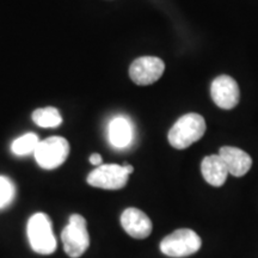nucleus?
<instances>
[{"label":"nucleus","mask_w":258,"mask_h":258,"mask_svg":"<svg viewBox=\"0 0 258 258\" xmlns=\"http://www.w3.org/2000/svg\"><path fill=\"white\" fill-rule=\"evenodd\" d=\"M219 156L227 167L228 173H231L234 177L246 175L252 166L251 157L240 148L224 146L219 151Z\"/></svg>","instance_id":"nucleus-10"},{"label":"nucleus","mask_w":258,"mask_h":258,"mask_svg":"<svg viewBox=\"0 0 258 258\" xmlns=\"http://www.w3.org/2000/svg\"><path fill=\"white\" fill-rule=\"evenodd\" d=\"M34 154L37 164L42 169H56L62 165L69 157L70 144L66 139L61 137H50L40 140Z\"/></svg>","instance_id":"nucleus-5"},{"label":"nucleus","mask_w":258,"mask_h":258,"mask_svg":"<svg viewBox=\"0 0 258 258\" xmlns=\"http://www.w3.org/2000/svg\"><path fill=\"white\" fill-rule=\"evenodd\" d=\"M164 71L165 63L159 57L141 56L132 62L129 67V77L137 85L146 86L159 80Z\"/></svg>","instance_id":"nucleus-7"},{"label":"nucleus","mask_w":258,"mask_h":258,"mask_svg":"<svg viewBox=\"0 0 258 258\" xmlns=\"http://www.w3.org/2000/svg\"><path fill=\"white\" fill-rule=\"evenodd\" d=\"M211 95L213 101L219 108L224 109V110H230L239 103V86L232 77L222 74L213 80Z\"/></svg>","instance_id":"nucleus-8"},{"label":"nucleus","mask_w":258,"mask_h":258,"mask_svg":"<svg viewBox=\"0 0 258 258\" xmlns=\"http://www.w3.org/2000/svg\"><path fill=\"white\" fill-rule=\"evenodd\" d=\"M131 173L125 165L104 164L89 173L88 183L95 188L105 190H120L124 188Z\"/></svg>","instance_id":"nucleus-6"},{"label":"nucleus","mask_w":258,"mask_h":258,"mask_svg":"<svg viewBox=\"0 0 258 258\" xmlns=\"http://www.w3.org/2000/svg\"><path fill=\"white\" fill-rule=\"evenodd\" d=\"M38 143H40V139L37 134L27 133L16 139L11 145V151L16 156H27L35 152Z\"/></svg>","instance_id":"nucleus-14"},{"label":"nucleus","mask_w":258,"mask_h":258,"mask_svg":"<svg viewBox=\"0 0 258 258\" xmlns=\"http://www.w3.org/2000/svg\"><path fill=\"white\" fill-rule=\"evenodd\" d=\"M90 163H91L92 165H96V166L102 165V156H101V154H98V153L91 154V157H90Z\"/></svg>","instance_id":"nucleus-16"},{"label":"nucleus","mask_w":258,"mask_h":258,"mask_svg":"<svg viewBox=\"0 0 258 258\" xmlns=\"http://www.w3.org/2000/svg\"><path fill=\"white\" fill-rule=\"evenodd\" d=\"M109 141L116 148H125L133 141V125L124 116H117L109 123Z\"/></svg>","instance_id":"nucleus-12"},{"label":"nucleus","mask_w":258,"mask_h":258,"mask_svg":"<svg viewBox=\"0 0 258 258\" xmlns=\"http://www.w3.org/2000/svg\"><path fill=\"white\" fill-rule=\"evenodd\" d=\"M202 240L199 234L189 228H179L166 235L160 243V251L172 258L188 257L201 249Z\"/></svg>","instance_id":"nucleus-4"},{"label":"nucleus","mask_w":258,"mask_h":258,"mask_svg":"<svg viewBox=\"0 0 258 258\" xmlns=\"http://www.w3.org/2000/svg\"><path fill=\"white\" fill-rule=\"evenodd\" d=\"M201 172L206 182L213 186L224 185L228 176L227 167L219 154L207 156L202 160Z\"/></svg>","instance_id":"nucleus-11"},{"label":"nucleus","mask_w":258,"mask_h":258,"mask_svg":"<svg viewBox=\"0 0 258 258\" xmlns=\"http://www.w3.org/2000/svg\"><path fill=\"white\" fill-rule=\"evenodd\" d=\"M64 252L71 258H79L90 246V235L86 227V220L82 215L72 214L69 224L61 233Z\"/></svg>","instance_id":"nucleus-3"},{"label":"nucleus","mask_w":258,"mask_h":258,"mask_svg":"<svg viewBox=\"0 0 258 258\" xmlns=\"http://www.w3.org/2000/svg\"><path fill=\"white\" fill-rule=\"evenodd\" d=\"M16 189L14 183L8 177L0 176V209L8 207L14 201Z\"/></svg>","instance_id":"nucleus-15"},{"label":"nucleus","mask_w":258,"mask_h":258,"mask_svg":"<svg viewBox=\"0 0 258 258\" xmlns=\"http://www.w3.org/2000/svg\"><path fill=\"white\" fill-rule=\"evenodd\" d=\"M123 230L135 239H145L152 233V221L143 211L138 208H127L121 215Z\"/></svg>","instance_id":"nucleus-9"},{"label":"nucleus","mask_w":258,"mask_h":258,"mask_svg":"<svg viewBox=\"0 0 258 258\" xmlns=\"http://www.w3.org/2000/svg\"><path fill=\"white\" fill-rule=\"evenodd\" d=\"M206 132V121L203 116L196 112L183 115L170 129L169 143L176 150H185L203 137Z\"/></svg>","instance_id":"nucleus-1"},{"label":"nucleus","mask_w":258,"mask_h":258,"mask_svg":"<svg viewBox=\"0 0 258 258\" xmlns=\"http://www.w3.org/2000/svg\"><path fill=\"white\" fill-rule=\"evenodd\" d=\"M32 121L41 128H55L59 127L62 122L59 110L53 106H46V108L36 109L32 112Z\"/></svg>","instance_id":"nucleus-13"},{"label":"nucleus","mask_w":258,"mask_h":258,"mask_svg":"<svg viewBox=\"0 0 258 258\" xmlns=\"http://www.w3.org/2000/svg\"><path fill=\"white\" fill-rule=\"evenodd\" d=\"M28 239L31 249L40 254H51L56 250L50 218L44 213H36L29 219L27 226Z\"/></svg>","instance_id":"nucleus-2"}]
</instances>
